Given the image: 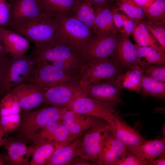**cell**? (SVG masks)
<instances>
[{
    "mask_svg": "<svg viewBox=\"0 0 165 165\" xmlns=\"http://www.w3.org/2000/svg\"><path fill=\"white\" fill-rule=\"evenodd\" d=\"M59 28L57 18L45 17L25 20L6 28L34 43L35 48L51 46L57 41Z\"/></svg>",
    "mask_w": 165,
    "mask_h": 165,
    "instance_id": "6da1fadb",
    "label": "cell"
},
{
    "mask_svg": "<svg viewBox=\"0 0 165 165\" xmlns=\"http://www.w3.org/2000/svg\"><path fill=\"white\" fill-rule=\"evenodd\" d=\"M35 63L31 55H11L3 64L0 80V101L11 89L25 82Z\"/></svg>",
    "mask_w": 165,
    "mask_h": 165,
    "instance_id": "7a4b0ae2",
    "label": "cell"
},
{
    "mask_svg": "<svg viewBox=\"0 0 165 165\" xmlns=\"http://www.w3.org/2000/svg\"><path fill=\"white\" fill-rule=\"evenodd\" d=\"M67 108L48 105L36 110L23 111L18 129L23 138L30 141L42 128L51 123L60 121Z\"/></svg>",
    "mask_w": 165,
    "mask_h": 165,
    "instance_id": "3957f363",
    "label": "cell"
},
{
    "mask_svg": "<svg viewBox=\"0 0 165 165\" xmlns=\"http://www.w3.org/2000/svg\"><path fill=\"white\" fill-rule=\"evenodd\" d=\"M127 70L112 57L99 60H87L78 76L79 83L83 87L100 81L116 80Z\"/></svg>",
    "mask_w": 165,
    "mask_h": 165,
    "instance_id": "277c9868",
    "label": "cell"
},
{
    "mask_svg": "<svg viewBox=\"0 0 165 165\" xmlns=\"http://www.w3.org/2000/svg\"><path fill=\"white\" fill-rule=\"evenodd\" d=\"M57 18L59 28L57 39L68 44L85 55L88 44L94 35L92 31L73 16Z\"/></svg>",
    "mask_w": 165,
    "mask_h": 165,
    "instance_id": "5b68a950",
    "label": "cell"
},
{
    "mask_svg": "<svg viewBox=\"0 0 165 165\" xmlns=\"http://www.w3.org/2000/svg\"><path fill=\"white\" fill-rule=\"evenodd\" d=\"M24 82L34 83L47 89L57 85L79 83L77 77L43 61H35Z\"/></svg>",
    "mask_w": 165,
    "mask_h": 165,
    "instance_id": "8992f818",
    "label": "cell"
},
{
    "mask_svg": "<svg viewBox=\"0 0 165 165\" xmlns=\"http://www.w3.org/2000/svg\"><path fill=\"white\" fill-rule=\"evenodd\" d=\"M110 131L107 122L98 118L91 127L82 136V153L93 165H97L104 141Z\"/></svg>",
    "mask_w": 165,
    "mask_h": 165,
    "instance_id": "52a82bcc",
    "label": "cell"
},
{
    "mask_svg": "<svg viewBox=\"0 0 165 165\" xmlns=\"http://www.w3.org/2000/svg\"><path fill=\"white\" fill-rule=\"evenodd\" d=\"M31 55L35 61H43L50 63L55 61H66L84 64L86 61L83 53L59 40L54 44L45 48H35Z\"/></svg>",
    "mask_w": 165,
    "mask_h": 165,
    "instance_id": "ba28073f",
    "label": "cell"
},
{
    "mask_svg": "<svg viewBox=\"0 0 165 165\" xmlns=\"http://www.w3.org/2000/svg\"><path fill=\"white\" fill-rule=\"evenodd\" d=\"M118 104L84 96L75 99L68 108L76 113L99 118L108 122L112 117L121 118L116 109Z\"/></svg>",
    "mask_w": 165,
    "mask_h": 165,
    "instance_id": "9c48e42d",
    "label": "cell"
},
{
    "mask_svg": "<svg viewBox=\"0 0 165 165\" xmlns=\"http://www.w3.org/2000/svg\"><path fill=\"white\" fill-rule=\"evenodd\" d=\"M86 96L79 83L62 84L49 88L44 93L45 104L68 108L77 98Z\"/></svg>",
    "mask_w": 165,
    "mask_h": 165,
    "instance_id": "30bf717a",
    "label": "cell"
},
{
    "mask_svg": "<svg viewBox=\"0 0 165 165\" xmlns=\"http://www.w3.org/2000/svg\"><path fill=\"white\" fill-rule=\"evenodd\" d=\"M79 137L71 134L60 121L51 123L42 128L31 138L33 145L52 144L60 146L68 145Z\"/></svg>",
    "mask_w": 165,
    "mask_h": 165,
    "instance_id": "8fae6325",
    "label": "cell"
},
{
    "mask_svg": "<svg viewBox=\"0 0 165 165\" xmlns=\"http://www.w3.org/2000/svg\"><path fill=\"white\" fill-rule=\"evenodd\" d=\"M21 107L15 96L9 92L0 101V123L4 136L18 130L21 121Z\"/></svg>",
    "mask_w": 165,
    "mask_h": 165,
    "instance_id": "7c38bea8",
    "label": "cell"
},
{
    "mask_svg": "<svg viewBox=\"0 0 165 165\" xmlns=\"http://www.w3.org/2000/svg\"><path fill=\"white\" fill-rule=\"evenodd\" d=\"M9 3L10 18L7 28L25 20L50 17L44 11L41 0H12Z\"/></svg>",
    "mask_w": 165,
    "mask_h": 165,
    "instance_id": "4fadbf2b",
    "label": "cell"
},
{
    "mask_svg": "<svg viewBox=\"0 0 165 165\" xmlns=\"http://www.w3.org/2000/svg\"><path fill=\"white\" fill-rule=\"evenodd\" d=\"M46 89L34 83L24 82L15 86L9 92L16 97L21 110L25 111L33 110L45 104L44 93Z\"/></svg>",
    "mask_w": 165,
    "mask_h": 165,
    "instance_id": "5bb4252c",
    "label": "cell"
},
{
    "mask_svg": "<svg viewBox=\"0 0 165 165\" xmlns=\"http://www.w3.org/2000/svg\"><path fill=\"white\" fill-rule=\"evenodd\" d=\"M119 34L107 36L95 35L86 48L87 60H99L108 58L114 54L117 46Z\"/></svg>",
    "mask_w": 165,
    "mask_h": 165,
    "instance_id": "9a60e30c",
    "label": "cell"
},
{
    "mask_svg": "<svg viewBox=\"0 0 165 165\" xmlns=\"http://www.w3.org/2000/svg\"><path fill=\"white\" fill-rule=\"evenodd\" d=\"M82 87L88 97L100 101L120 102V94L123 89L115 80L100 81Z\"/></svg>",
    "mask_w": 165,
    "mask_h": 165,
    "instance_id": "2e32d148",
    "label": "cell"
},
{
    "mask_svg": "<svg viewBox=\"0 0 165 165\" xmlns=\"http://www.w3.org/2000/svg\"><path fill=\"white\" fill-rule=\"evenodd\" d=\"M107 123L113 135L128 149L137 146L147 140L135 129L123 122L121 118L112 117Z\"/></svg>",
    "mask_w": 165,
    "mask_h": 165,
    "instance_id": "e0dca14e",
    "label": "cell"
},
{
    "mask_svg": "<svg viewBox=\"0 0 165 165\" xmlns=\"http://www.w3.org/2000/svg\"><path fill=\"white\" fill-rule=\"evenodd\" d=\"M3 145L7 150V155L4 158L13 165H30L29 160L36 148V146L27 147L23 142L11 137L2 139Z\"/></svg>",
    "mask_w": 165,
    "mask_h": 165,
    "instance_id": "ac0fdd59",
    "label": "cell"
},
{
    "mask_svg": "<svg viewBox=\"0 0 165 165\" xmlns=\"http://www.w3.org/2000/svg\"><path fill=\"white\" fill-rule=\"evenodd\" d=\"M128 150L111 131L104 141L97 165H116Z\"/></svg>",
    "mask_w": 165,
    "mask_h": 165,
    "instance_id": "d6986e66",
    "label": "cell"
},
{
    "mask_svg": "<svg viewBox=\"0 0 165 165\" xmlns=\"http://www.w3.org/2000/svg\"><path fill=\"white\" fill-rule=\"evenodd\" d=\"M111 57L126 70L135 65L141 66L134 44L131 42L129 37L125 35L119 34L116 49Z\"/></svg>",
    "mask_w": 165,
    "mask_h": 165,
    "instance_id": "ffe728a7",
    "label": "cell"
},
{
    "mask_svg": "<svg viewBox=\"0 0 165 165\" xmlns=\"http://www.w3.org/2000/svg\"><path fill=\"white\" fill-rule=\"evenodd\" d=\"M98 118L76 113L68 108L60 121L71 134L79 137L90 129Z\"/></svg>",
    "mask_w": 165,
    "mask_h": 165,
    "instance_id": "44dd1931",
    "label": "cell"
},
{
    "mask_svg": "<svg viewBox=\"0 0 165 165\" xmlns=\"http://www.w3.org/2000/svg\"><path fill=\"white\" fill-rule=\"evenodd\" d=\"M111 6L95 8V18L92 28L94 35L103 36L119 34L113 22Z\"/></svg>",
    "mask_w": 165,
    "mask_h": 165,
    "instance_id": "7402d4cb",
    "label": "cell"
},
{
    "mask_svg": "<svg viewBox=\"0 0 165 165\" xmlns=\"http://www.w3.org/2000/svg\"><path fill=\"white\" fill-rule=\"evenodd\" d=\"M81 136L68 145L57 148L46 165H70L77 156L83 155L81 150Z\"/></svg>",
    "mask_w": 165,
    "mask_h": 165,
    "instance_id": "603a6c76",
    "label": "cell"
},
{
    "mask_svg": "<svg viewBox=\"0 0 165 165\" xmlns=\"http://www.w3.org/2000/svg\"><path fill=\"white\" fill-rule=\"evenodd\" d=\"M0 37L7 51L11 55H24L29 48V41L26 38L0 26Z\"/></svg>",
    "mask_w": 165,
    "mask_h": 165,
    "instance_id": "cb8c5ba5",
    "label": "cell"
},
{
    "mask_svg": "<svg viewBox=\"0 0 165 165\" xmlns=\"http://www.w3.org/2000/svg\"><path fill=\"white\" fill-rule=\"evenodd\" d=\"M128 150L138 157L149 163L165 153V138L146 140L137 146Z\"/></svg>",
    "mask_w": 165,
    "mask_h": 165,
    "instance_id": "d4e9b609",
    "label": "cell"
},
{
    "mask_svg": "<svg viewBox=\"0 0 165 165\" xmlns=\"http://www.w3.org/2000/svg\"><path fill=\"white\" fill-rule=\"evenodd\" d=\"M79 0H41L43 9L50 17L73 16Z\"/></svg>",
    "mask_w": 165,
    "mask_h": 165,
    "instance_id": "484cf974",
    "label": "cell"
},
{
    "mask_svg": "<svg viewBox=\"0 0 165 165\" xmlns=\"http://www.w3.org/2000/svg\"><path fill=\"white\" fill-rule=\"evenodd\" d=\"M143 74L141 67L136 65L121 74L115 80L123 89L127 88L130 91L140 93Z\"/></svg>",
    "mask_w": 165,
    "mask_h": 165,
    "instance_id": "4316f807",
    "label": "cell"
},
{
    "mask_svg": "<svg viewBox=\"0 0 165 165\" xmlns=\"http://www.w3.org/2000/svg\"><path fill=\"white\" fill-rule=\"evenodd\" d=\"M132 35L136 44L141 46L150 47L165 53V50L148 31L144 22L136 24Z\"/></svg>",
    "mask_w": 165,
    "mask_h": 165,
    "instance_id": "83f0119b",
    "label": "cell"
},
{
    "mask_svg": "<svg viewBox=\"0 0 165 165\" xmlns=\"http://www.w3.org/2000/svg\"><path fill=\"white\" fill-rule=\"evenodd\" d=\"M140 93L145 96L164 100L165 98V83L143 74L141 82Z\"/></svg>",
    "mask_w": 165,
    "mask_h": 165,
    "instance_id": "f1b7e54d",
    "label": "cell"
},
{
    "mask_svg": "<svg viewBox=\"0 0 165 165\" xmlns=\"http://www.w3.org/2000/svg\"><path fill=\"white\" fill-rule=\"evenodd\" d=\"M134 44L141 62V67L148 65H165V53L150 47Z\"/></svg>",
    "mask_w": 165,
    "mask_h": 165,
    "instance_id": "f546056e",
    "label": "cell"
},
{
    "mask_svg": "<svg viewBox=\"0 0 165 165\" xmlns=\"http://www.w3.org/2000/svg\"><path fill=\"white\" fill-rule=\"evenodd\" d=\"M118 9L128 18L137 24L147 20L143 9L138 6L132 0H113Z\"/></svg>",
    "mask_w": 165,
    "mask_h": 165,
    "instance_id": "4dcf8cb0",
    "label": "cell"
},
{
    "mask_svg": "<svg viewBox=\"0 0 165 165\" xmlns=\"http://www.w3.org/2000/svg\"><path fill=\"white\" fill-rule=\"evenodd\" d=\"M73 16L82 22L92 31L95 18V9L88 0H79Z\"/></svg>",
    "mask_w": 165,
    "mask_h": 165,
    "instance_id": "1f68e13d",
    "label": "cell"
},
{
    "mask_svg": "<svg viewBox=\"0 0 165 165\" xmlns=\"http://www.w3.org/2000/svg\"><path fill=\"white\" fill-rule=\"evenodd\" d=\"M35 146L36 148L30 161V165H46L55 150L60 147L49 143Z\"/></svg>",
    "mask_w": 165,
    "mask_h": 165,
    "instance_id": "d6a6232c",
    "label": "cell"
},
{
    "mask_svg": "<svg viewBox=\"0 0 165 165\" xmlns=\"http://www.w3.org/2000/svg\"><path fill=\"white\" fill-rule=\"evenodd\" d=\"M145 13L146 20L165 23V0H155Z\"/></svg>",
    "mask_w": 165,
    "mask_h": 165,
    "instance_id": "836d02e7",
    "label": "cell"
},
{
    "mask_svg": "<svg viewBox=\"0 0 165 165\" xmlns=\"http://www.w3.org/2000/svg\"><path fill=\"white\" fill-rule=\"evenodd\" d=\"M144 23L151 34L165 50V23L146 20Z\"/></svg>",
    "mask_w": 165,
    "mask_h": 165,
    "instance_id": "e575fe53",
    "label": "cell"
},
{
    "mask_svg": "<svg viewBox=\"0 0 165 165\" xmlns=\"http://www.w3.org/2000/svg\"><path fill=\"white\" fill-rule=\"evenodd\" d=\"M141 67L144 75L165 83V65H148Z\"/></svg>",
    "mask_w": 165,
    "mask_h": 165,
    "instance_id": "d590c367",
    "label": "cell"
},
{
    "mask_svg": "<svg viewBox=\"0 0 165 165\" xmlns=\"http://www.w3.org/2000/svg\"><path fill=\"white\" fill-rule=\"evenodd\" d=\"M149 163L128 150L116 165H149Z\"/></svg>",
    "mask_w": 165,
    "mask_h": 165,
    "instance_id": "8d00e7d4",
    "label": "cell"
},
{
    "mask_svg": "<svg viewBox=\"0 0 165 165\" xmlns=\"http://www.w3.org/2000/svg\"><path fill=\"white\" fill-rule=\"evenodd\" d=\"M10 18V4L7 0H0V26H9Z\"/></svg>",
    "mask_w": 165,
    "mask_h": 165,
    "instance_id": "74e56055",
    "label": "cell"
},
{
    "mask_svg": "<svg viewBox=\"0 0 165 165\" xmlns=\"http://www.w3.org/2000/svg\"><path fill=\"white\" fill-rule=\"evenodd\" d=\"M111 10L114 24L119 34L122 35L123 31L124 14L120 13V11L114 5L111 6Z\"/></svg>",
    "mask_w": 165,
    "mask_h": 165,
    "instance_id": "f35d334b",
    "label": "cell"
},
{
    "mask_svg": "<svg viewBox=\"0 0 165 165\" xmlns=\"http://www.w3.org/2000/svg\"><path fill=\"white\" fill-rule=\"evenodd\" d=\"M124 20L123 31L122 35L129 37L132 35L136 23L128 18L124 14Z\"/></svg>",
    "mask_w": 165,
    "mask_h": 165,
    "instance_id": "ab89813d",
    "label": "cell"
},
{
    "mask_svg": "<svg viewBox=\"0 0 165 165\" xmlns=\"http://www.w3.org/2000/svg\"><path fill=\"white\" fill-rule=\"evenodd\" d=\"M70 165H93V164L85 156L80 155L72 161Z\"/></svg>",
    "mask_w": 165,
    "mask_h": 165,
    "instance_id": "60d3db41",
    "label": "cell"
},
{
    "mask_svg": "<svg viewBox=\"0 0 165 165\" xmlns=\"http://www.w3.org/2000/svg\"><path fill=\"white\" fill-rule=\"evenodd\" d=\"M94 5L95 8L112 5L113 0H88Z\"/></svg>",
    "mask_w": 165,
    "mask_h": 165,
    "instance_id": "b9f144b4",
    "label": "cell"
},
{
    "mask_svg": "<svg viewBox=\"0 0 165 165\" xmlns=\"http://www.w3.org/2000/svg\"><path fill=\"white\" fill-rule=\"evenodd\" d=\"M11 55L7 51L0 37V62H3L8 60Z\"/></svg>",
    "mask_w": 165,
    "mask_h": 165,
    "instance_id": "7bdbcfd3",
    "label": "cell"
},
{
    "mask_svg": "<svg viewBox=\"0 0 165 165\" xmlns=\"http://www.w3.org/2000/svg\"><path fill=\"white\" fill-rule=\"evenodd\" d=\"M138 6L142 8L145 13L155 0H132Z\"/></svg>",
    "mask_w": 165,
    "mask_h": 165,
    "instance_id": "ee69618b",
    "label": "cell"
},
{
    "mask_svg": "<svg viewBox=\"0 0 165 165\" xmlns=\"http://www.w3.org/2000/svg\"><path fill=\"white\" fill-rule=\"evenodd\" d=\"M162 157L159 159L154 160L149 163V165H165V153L162 155Z\"/></svg>",
    "mask_w": 165,
    "mask_h": 165,
    "instance_id": "f6af8a7d",
    "label": "cell"
},
{
    "mask_svg": "<svg viewBox=\"0 0 165 165\" xmlns=\"http://www.w3.org/2000/svg\"><path fill=\"white\" fill-rule=\"evenodd\" d=\"M4 136V132L0 123V146L3 145L2 140Z\"/></svg>",
    "mask_w": 165,
    "mask_h": 165,
    "instance_id": "bcb514c9",
    "label": "cell"
},
{
    "mask_svg": "<svg viewBox=\"0 0 165 165\" xmlns=\"http://www.w3.org/2000/svg\"><path fill=\"white\" fill-rule=\"evenodd\" d=\"M5 61L3 62H0V80L1 77L4 63Z\"/></svg>",
    "mask_w": 165,
    "mask_h": 165,
    "instance_id": "7dc6e473",
    "label": "cell"
},
{
    "mask_svg": "<svg viewBox=\"0 0 165 165\" xmlns=\"http://www.w3.org/2000/svg\"><path fill=\"white\" fill-rule=\"evenodd\" d=\"M9 2H11L12 0H7Z\"/></svg>",
    "mask_w": 165,
    "mask_h": 165,
    "instance_id": "c3c4849f",
    "label": "cell"
}]
</instances>
